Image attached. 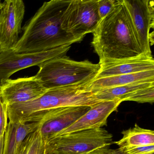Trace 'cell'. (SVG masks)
Here are the masks:
<instances>
[{"label":"cell","instance_id":"cell-3","mask_svg":"<svg viewBox=\"0 0 154 154\" xmlns=\"http://www.w3.org/2000/svg\"><path fill=\"white\" fill-rule=\"evenodd\" d=\"M84 86H66L48 90L40 98L27 102L8 106L9 121L32 122L42 112L60 107L91 106L100 102Z\"/></svg>","mask_w":154,"mask_h":154},{"label":"cell","instance_id":"cell-26","mask_svg":"<svg viewBox=\"0 0 154 154\" xmlns=\"http://www.w3.org/2000/svg\"><path fill=\"white\" fill-rule=\"evenodd\" d=\"M1 1H0V8H1Z\"/></svg>","mask_w":154,"mask_h":154},{"label":"cell","instance_id":"cell-1","mask_svg":"<svg viewBox=\"0 0 154 154\" xmlns=\"http://www.w3.org/2000/svg\"><path fill=\"white\" fill-rule=\"evenodd\" d=\"M91 45L99 64L137 57L143 54L123 0H116L112 10L100 20Z\"/></svg>","mask_w":154,"mask_h":154},{"label":"cell","instance_id":"cell-12","mask_svg":"<svg viewBox=\"0 0 154 154\" xmlns=\"http://www.w3.org/2000/svg\"><path fill=\"white\" fill-rule=\"evenodd\" d=\"M122 102L121 100H115L101 101L94 104L73 124L57 133L53 138L75 131L100 128L106 126L108 117L117 109Z\"/></svg>","mask_w":154,"mask_h":154},{"label":"cell","instance_id":"cell-22","mask_svg":"<svg viewBox=\"0 0 154 154\" xmlns=\"http://www.w3.org/2000/svg\"><path fill=\"white\" fill-rule=\"evenodd\" d=\"M8 106L0 98V137L4 136L8 124Z\"/></svg>","mask_w":154,"mask_h":154},{"label":"cell","instance_id":"cell-17","mask_svg":"<svg viewBox=\"0 0 154 154\" xmlns=\"http://www.w3.org/2000/svg\"><path fill=\"white\" fill-rule=\"evenodd\" d=\"M154 85V82H138L126 85L102 89L93 92L95 97L100 101L124 99L133 92Z\"/></svg>","mask_w":154,"mask_h":154},{"label":"cell","instance_id":"cell-13","mask_svg":"<svg viewBox=\"0 0 154 154\" xmlns=\"http://www.w3.org/2000/svg\"><path fill=\"white\" fill-rule=\"evenodd\" d=\"M100 69L94 80L121 75L154 70L152 55L141 54L137 57L99 64Z\"/></svg>","mask_w":154,"mask_h":154},{"label":"cell","instance_id":"cell-20","mask_svg":"<svg viewBox=\"0 0 154 154\" xmlns=\"http://www.w3.org/2000/svg\"><path fill=\"white\" fill-rule=\"evenodd\" d=\"M120 149L125 154H152L154 153V145L126 147Z\"/></svg>","mask_w":154,"mask_h":154},{"label":"cell","instance_id":"cell-10","mask_svg":"<svg viewBox=\"0 0 154 154\" xmlns=\"http://www.w3.org/2000/svg\"><path fill=\"white\" fill-rule=\"evenodd\" d=\"M25 5L22 0H5L0 8V45L3 51L12 49L20 39Z\"/></svg>","mask_w":154,"mask_h":154},{"label":"cell","instance_id":"cell-15","mask_svg":"<svg viewBox=\"0 0 154 154\" xmlns=\"http://www.w3.org/2000/svg\"><path fill=\"white\" fill-rule=\"evenodd\" d=\"M154 82V70L130 74L103 77L93 80L84 86L93 92L98 90L126 85L138 82Z\"/></svg>","mask_w":154,"mask_h":154},{"label":"cell","instance_id":"cell-6","mask_svg":"<svg viewBox=\"0 0 154 154\" xmlns=\"http://www.w3.org/2000/svg\"><path fill=\"white\" fill-rule=\"evenodd\" d=\"M98 0H71L62 19V28L76 38L93 33L100 22Z\"/></svg>","mask_w":154,"mask_h":154},{"label":"cell","instance_id":"cell-19","mask_svg":"<svg viewBox=\"0 0 154 154\" xmlns=\"http://www.w3.org/2000/svg\"><path fill=\"white\" fill-rule=\"evenodd\" d=\"M132 101L139 103H153L154 85L133 92L126 97L123 101Z\"/></svg>","mask_w":154,"mask_h":154},{"label":"cell","instance_id":"cell-2","mask_svg":"<svg viewBox=\"0 0 154 154\" xmlns=\"http://www.w3.org/2000/svg\"><path fill=\"white\" fill-rule=\"evenodd\" d=\"M70 2H44L22 28L23 35L12 50L17 53L43 52L82 41L62 28L63 15Z\"/></svg>","mask_w":154,"mask_h":154},{"label":"cell","instance_id":"cell-28","mask_svg":"<svg viewBox=\"0 0 154 154\" xmlns=\"http://www.w3.org/2000/svg\"></svg>","mask_w":154,"mask_h":154},{"label":"cell","instance_id":"cell-8","mask_svg":"<svg viewBox=\"0 0 154 154\" xmlns=\"http://www.w3.org/2000/svg\"><path fill=\"white\" fill-rule=\"evenodd\" d=\"M90 106L60 107L42 112L34 120L39 122L38 128L45 141L68 128L85 114Z\"/></svg>","mask_w":154,"mask_h":154},{"label":"cell","instance_id":"cell-25","mask_svg":"<svg viewBox=\"0 0 154 154\" xmlns=\"http://www.w3.org/2000/svg\"><path fill=\"white\" fill-rule=\"evenodd\" d=\"M3 51V49H2V47L1 45H0V54L2 53V51Z\"/></svg>","mask_w":154,"mask_h":154},{"label":"cell","instance_id":"cell-14","mask_svg":"<svg viewBox=\"0 0 154 154\" xmlns=\"http://www.w3.org/2000/svg\"><path fill=\"white\" fill-rule=\"evenodd\" d=\"M39 124V122L9 121L4 136L3 154H21L25 139L38 128Z\"/></svg>","mask_w":154,"mask_h":154},{"label":"cell","instance_id":"cell-4","mask_svg":"<svg viewBox=\"0 0 154 154\" xmlns=\"http://www.w3.org/2000/svg\"><path fill=\"white\" fill-rule=\"evenodd\" d=\"M36 76L47 90L66 86H85L95 79L99 63L76 61L66 56L47 61L38 66Z\"/></svg>","mask_w":154,"mask_h":154},{"label":"cell","instance_id":"cell-27","mask_svg":"<svg viewBox=\"0 0 154 154\" xmlns=\"http://www.w3.org/2000/svg\"><path fill=\"white\" fill-rule=\"evenodd\" d=\"M45 154H48V153H46V152H45Z\"/></svg>","mask_w":154,"mask_h":154},{"label":"cell","instance_id":"cell-7","mask_svg":"<svg viewBox=\"0 0 154 154\" xmlns=\"http://www.w3.org/2000/svg\"><path fill=\"white\" fill-rule=\"evenodd\" d=\"M71 47V45H66L48 51L25 53H17L12 49L4 50L0 54V83L18 71L66 56Z\"/></svg>","mask_w":154,"mask_h":154},{"label":"cell","instance_id":"cell-5","mask_svg":"<svg viewBox=\"0 0 154 154\" xmlns=\"http://www.w3.org/2000/svg\"><path fill=\"white\" fill-rule=\"evenodd\" d=\"M45 143L49 154H106L113 142L112 135L100 128L54 137Z\"/></svg>","mask_w":154,"mask_h":154},{"label":"cell","instance_id":"cell-11","mask_svg":"<svg viewBox=\"0 0 154 154\" xmlns=\"http://www.w3.org/2000/svg\"><path fill=\"white\" fill-rule=\"evenodd\" d=\"M47 89L36 76L8 79L0 83V98L7 106L34 100Z\"/></svg>","mask_w":154,"mask_h":154},{"label":"cell","instance_id":"cell-18","mask_svg":"<svg viewBox=\"0 0 154 154\" xmlns=\"http://www.w3.org/2000/svg\"><path fill=\"white\" fill-rule=\"evenodd\" d=\"M21 154H45V143L38 128L25 139Z\"/></svg>","mask_w":154,"mask_h":154},{"label":"cell","instance_id":"cell-16","mask_svg":"<svg viewBox=\"0 0 154 154\" xmlns=\"http://www.w3.org/2000/svg\"><path fill=\"white\" fill-rule=\"evenodd\" d=\"M122 138L113 142L119 148L135 146L154 145V131L140 128L135 124L133 128L122 131Z\"/></svg>","mask_w":154,"mask_h":154},{"label":"cell","instance_id":"cell-9","mask_svg":"<svg viewBox=\"0 0 154 154\" xmlns=\"http://www.w3.org/2000/svg\"><path fill=\"white\" fill-rule=\"evenodd\" d=\"M134 28L142 54L152 55L150 29L154 28V2L149 0H123Z\"/></svg>","mask_w":154,"mask_h":154},{"label":"cell","instance_id":"cell-21","mask_svg":"<svg viewBox=\"0 0 154 154\" xmlns=\"http://www.w3.org/2000/svg\"><path fill=\"white\" fill-rule=\"evenodd\" d=\"M116 0H98V13L100 19L107 16L113 9Z\"/></svg>","mask_w":154,"mask_h":154},{"label":"cell","instance_id":"cell-24","mask_svg":"<svg viewBox=\"0 0 154 154\" xmlns=\"http://www.w3.org/2000/svg\"><path fill=\"white\" fill-rule=\"evenodd\" d=\"M4 136H2L0 137V154H3Z\"/></svg>","mask_w":154,"mask_h":154},{"label":"cell","instance_id":"cell-23","mask_svg":"<svg viewBox=\"0 0 154 154\" xmlns=\"http://www.w3.org/2000/svg\"><path fill=\"white\" fill-rule=\"evenodd\" d=\"M106 154H125L124 152L120 149H110L108 151Z\"/></svg>","mask_w":154,"mask_h":154}]
</instances>
